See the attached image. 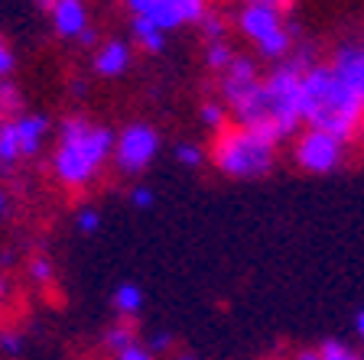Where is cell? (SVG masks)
Here are the masks:
<instances>
[{
  "label": "cell",
  "mask_w": 364,
  "mask_h": 360,
  "mask_svg": "<svg viewBox=\"0 0 364 360\" xmlns=\"http://www.w3.org/2000/svg\"><path fill=\"white\" fill-rule=\"evenodd\" d=\"M309 65V55H293L267 78H260L244 98L228 104L237 127L260 130L273 143L287 140L303 124V75Z\"/></svg>",
  "instance_id": "6da1fadb"
},
{
  "label": "cell",
  "mask_w": 364,
  "mask_h": 360,
  "mask_svg": "<svg viewBox=\"0 0 364 360\" xmlns=\"http://www.w3.org/2000/svg\"><path fill=\"white\" fill-rule=\"evenodd\" d=\"M114 156V133L85 114H68L59 124V140L53 153V175L62 188L82 192L98 179V173Z\"/></svg>",
  "instance_id": "7a4b0ae2"
},
{
  "label": "cell",
  "mask_w": 364,
  "mask_h": 360,
  "mask_svg": "<svg viewBox=\"0 0 364 360\" xmlns=\"http://www.w3.org/2000/svg\"><path fill=\"white\" fill-rule=\"evenodd\" d=\"M303 124L348 143L364 124V98L332 65H309L303 75Z\"/></svg>",
  "instance_id": "3957f363"
},
{
  "label": "cell",
  "mask_w": 364,
  "mask_h": 360,
  "mask_svg": "<svg viewBox=\"0 0 364 360\" xmlns=\"http://www.w3.org/2000/svg\"><path fill=\"white\" fill-rule=\"evenodd\" d=\"M212 165L228 179H264L277 165V143L264 136L260 130L250 127H228L215 133L212 150Z\"/></svg>",
  "instance_id": "277c9868"
},
{
  "label": "cell",
  "mask_w": 364,
  "mask_h": 360,
  "mask_svg": "<svg viewBox=\"0 0 364 360\" xmlns=\"http://www.w3.org/2000/svg\"><path fill=\"white\" fill-rule=\"evenodd\" d=\"M237 30L257 49L264 59H289L293 53V33L283 23V7L270 0H244L237 7Z\"/></svg>",
  "instance_id": "5b68a950"
},
{
  "label": "cell",
  "mask_w": 364,
  "mask_h": 360,
  "mask_svg": "<svg viewBox=\"0 0 364 360\" xmlns=\"http://www.w3.org/2000/svg\"><path fill=\"white\" fill-rule=\"evenodd\" d=\"M159 130L144 124V120H134L121 133H114V169L121 175H144L153 165V159L159 156Z\"/></svg>",
  "instance_id": "8992f818"
},
{
  "label": "cell",
  "mask_w": 364,
  "mask_h": 360,
  "mask_svg": "<svg viewBox=\"0 0 364 360\" xmlns=\"http://www.w3.org/2000/svg\"><path fill=\"white\" fill-rule=\"evenodd\" d=\"M124 7L130 16H144L163 33L198 26L208 16V0H124Z\"/></svg>",
  "instance_id": "52a82bcc"
},
{
  "label": "cell",
  "mask_w": 364,
  "mask_h": 360,
  "mask_svg": "<svg viewBox=\"0 0 364 360\" xmlns=\"http://www.w3.org/2000/svg\"><path fill=\"white\" fill-rule=\"evenodd\" d=\"M293 159L303 173L328 175V173H335V169H341V163H345V140H338L335 133H326V130L309 127L296 140Z\"/></svg>",
  "instance_id": "ba28073f"
},
{
  "label": "cell",
  "mask_w": 364,
  "mask_h": 360,
  "mask_svg": "<svg viewBox=\"0 0 364 360\" xmlns=\"http://www.w3.org/2000/svg\"><path fill=\"white\" fill-rule=\"evenodd\" d=\"M49 23L59 39H78L88 30V4L85 0H55L49 7Z\"/></svg>",
  "instance_id": "9c48e42d"
},
{
  "label": "cell",
  "mask_w": 364,
  "mask_h": 360,
  "mask_svg": "<svg viewBox=\"0 0 364 360\" xmlns=\"http://www.w3.org/2000/svg\"><path fill=\"white\" fill-rule=\"evenodd\" d=\"M134 65V49L124 39H107L95 49V59H91V68L98 78H121L127 75V68Z\"/></svg>",
  "instance_id": "30bf717a"
},
{
  "label": "cell",
  "mask_w": 364,
  "mask_h": 360,
  "mask_svg": "<svg viewBox=\"0 0 364 360\" xmlns=\"http://www.w3.org/2000/svg\"><path fill=\"white\" fill-rule=\"evenodd\" d=\"M257 82H260V72H257V65H254V59H250V55H235L231 68L221 75V101H225V104H235V101L244 98Z\"/></svg>",
  "instance_id": "8fae6325"
},
{
  "label": "cell",
  "mask_w": 364,
  "mask_h": 360,
  "mask_svg": "<svg viewBox=\"0 0 364 360\" xmlns=\"http://www.w3.org/2000/svg\"><path fill=\"white\" fill-rule=\"evenodd\" d=\"M332 72L364 98V43H345L332 53Z\"/></svg>",
  "instance_id": "7c38bea8"
},
{
  "label": "cell",
  "mask_w": 364,
  "mask_h": 360,
  "mask_svg": "<svg viewBox=\"0 0 364 360\" xmlns=\"http://www.w3.org/2000/svg\"><path fill=\"white\" fill-rule=\"evenodd\" d=\"M16 127V136H20V153L23 159H33L39 150H43L46 136L53 133V120L46 114H36V111H23L20 117L14 120Z\"/></svg>",
  "instance_id": "4fadbf2b"
},
{
  "label": "cell",
  "mask_w": 364,
  "mask_h": 360,
  "mask_svg": "<svg viewBox=\"0 0 364 360\" xmlns=\"http://www.w3.org/2000/svg\"><path fill=\"white\" fill-rule=\"evenodd\" d=\"M130 36H134V43L140 45L146 55H159L166 49V33L156 30L144 16H130Z\"/></svg>",
  "instance_id": "5bb4252c"
},
{
  "label": "cell",
  "mask_w": 364,
  "mask_h": 360,
  "mask_svg": "<svg viewBox=\"0 0 364 360\" xmlns=\"http://www.w3.org/2000/svg\"><path fill=\"white\" fill-rule=\"evenodd\" d=\"M114 312L124 318V322H130V318H136L140 312H144V289L136 283H121L117 289H114Z\"/></svg>",
  "instance_id": "9a60e30c"
},
{
  "label": "cell",
  "mask_w": 364,
  "mask_h": 360,
  "mask_svg": "<svg viewBox=\"0 0 364 360\" xmlns=\"http://www.w3.org/2000/svg\"><path fill=\"white\" fill-rule=\"evenodd\" d=\"M23 159L20 136H16L14 120H0V165H16Z\"/></svg>",
  "instance_id": "2e32d148"
},
{
  "label": "cell",
  "mask_w": 364,
  "mask_h": 360,
  "mask_svg": "<svg viewBox=\"0 0 364 360\" xmlns=\"http://www.w3.org/2000/svg\"><path fill=\"white\" fill-rule=\"evenodd\" d=\"M130 344H136V338H134V324L124 322V318H121V322H114L111 328L105 331V347H107L111 354H124Z\"/></svg>",
  "instance_id": "e0dca14e"
},
{
  "label": "cell",
  "mask_w": 364,
  "mask_h": 360,
  "mask_svg": "<svg viewBox=\"0 0 364 360\" xmlns=\"http://www.w3.org/2000/svg\"><path fill=\"white\" fill-rule=\"evenodd\" d=\"M23 114V91L14 82H0V120H16Z\"/></svg>",
  "instance_id": "ac0fdd59"
},
{
  "label": "cell",
  "mask_w": 364,
  "mask_h": 360,
  "mask_svg": "<svg viewBox=\"0 0 364 360\" xmlns=\"http://www.w3.org/2000/svg\"><path fill=\"white\" fill-rule=\"evenodd\" d=\"M228 104L225 101H205L202 107H198V120H202L205 127L212 130V133H221V130H228Z\"/></svg>",
  "instance_id": "d6986e66"
},
{
  "label": "cell",
  "mask_w": 364,
  "mask_h": 360,
  "mask_svg": "<svg viewBox=\"0 0 364 360\" xmlns=\"http://www.w3.org/2000/svg\"><path fill=\"white\" fill-rule=\"evenodd\" d=\"M235 55L237 53L228 43H205V65L212 68V72H218V75H225L228 68H231Z\"/></svg>",
  "instance_id": "ffe728a7"
},
{
  "label": "cell",
  "mask_w": 364,
  "mask_h": 360,
  "mask_svg": "<svg viewBox=\"0 0 364 360\" xmlns=\"http://www.w3.org/2000/svg\"><path fill=\"white\" fill-rule=\"evenodd\" d=\"M318 360H364V354H358L355 347L328 338V341H322V344H318Z\"/></svg>",
  "instance_id": "44dd1931"
},
{
  "label": "cell",
  "mask_w": 364,
  "mask_h": 360,
  "mask_svg": "<svg viewBox=\"0 0 364 360\" xmlns=\"http://www.w3.org/2000/svg\"><path fill=\"white\" fill-rule=\"evenodd\" d=\"M202 36H205V43H225V36H228V23H225V16H218V13H212L208 10V16H205L202 23Z\"/></svg>",
  "instance_id": "7402d4cb"
},
{
  "label": "cell",
  "mask_w": 364,
  "mask_h": 360,
  "mask_svg": "<svg viewBox=\"0 0 364 360\" xmlns=\"http://www.w3.org/2000/svg\"><path fill=\"white\" fill-rule=\"evenodd\" d=\"M30 279L36 285H53L55 283V266L49 256H33L30 260Z\"/></svg>",
  "instance_id": "603a6c76"
},
{
  "label": "cell",
  "mask_w": 364,
  "mask_h": 360,
  "mask_svg": "<svg viewBox=\"0 0 364 360\" xmlns=\"http://www.w3.org/2000/svg\"><path fill=\"white\" fill-rule=\"evenodd\" d=\"M205 156H208V153H205L198 143H179V146H176V163L186 165V169H198V165L205 163Z\"/></svg>",
  "instance_id": "cb8c5ba5"
},
{
  "label": "cell",
  "mask_w": 364,
  "mask_h": 360,
  "mask_svg": "<svg viewBox=\"0 0 364 360\" xmlns=\"http://www.w3.org/2000/svg\"><path fill=\"white\" fill-rule=\"evenodd\" d=\"M75 227L82 234H95L101 227V211L98 208H78L75 211Z\"/></svg>",
  "instance_id": "d4e9b609"
},
{
  "label": "cell",
  "mask_w": 364,
  "mask_h": 360,
  "mask_svg": "<svg viewBox=\"0 0 364 360\" xmlns=\"http://www.w3.org/2000/svg\"><path fill=\"white\" fill-rule=\"evenodd\" d=\"M14 68H16V55L7 39L0 36V82H7V78L14 75Z\"/></svg>",
  "instance_id": "484cf974"
},
{
  "label": "cell",
  "mask_w": 364,
  "mask_h": 360,
  "mask_svg": "<svg viewBox=\"0 0 364 360\" xmlns=\"http://www.w3.org/2000/svg\"><path fill=\"white\" fill-rule=\"evenodd\" d=\"M153 202H156V192H153L150 185H134L130 188V204H134V208H150Z\"/></svg>",
  "instance_id": "4316f807"
},
{
  "label": "cell",
  "mask_w": 364,
  "mask_h": 360,
  "mask_svg": "<svg viewBox=\"0 0 364 360\" xmlns=\"http://www.w3.org/2000/svg\"><path fill=\"white\" fill-rule=\"evenodd\" d=\"M0 351L10 354V357H16V354L23 351V338L16 334V331H4V334H0Z\"/></svg>",
  "instance_id": "83f0119b"
},
{
  "label": "cell",
  "mask_w": 364,
  "mask_h": 360,
  "mask_svg": "<svg viewBox=\"0 0 364 360\" xmlns=\"http://www.w3.org/2000/svg\"><path fill=\"white\" fill-rule=\"evenodd\" d=\"M117 360H156V354H150V347L144 344H130L124 354H117Z\"/></svg>",
  "instance_id": "f1b7e54d"
},
{
  "label": "cell",
  "mask_w": 364,
  "mask_h": 360,
  "mask_svg": "<svg viewBox=\"0 0 364 360\" xmlns=\"http://www.w3.org/2000/svg\"><path fill=\"white\" fill-rule=\"evenodd\" d=\"M169 344H173V338H169L166 331H159V334H153V338H150V354H163V351H169Z\"/></svg>",
  "instance_id": "f546056e"
},
{
  "label": "cell",
  "mask_w": 364,
  "mask_h": 360,
  "mask_svg": "<svg viewBox=\"0 0 364 360\" xmlns=\"http://www.w3.org/2000/svg\"><path fill=\"white\" fill-rule=\"evenodd\" d=\"M78 43H82V45H98V33H95V30L88 26V30H85L82 36H78Z\"/></svg>",
  "instance_id": "4dcf8cb0"
},
{
  "label": "cell",
  "mask_w": 364,
  "mask_h": 360,
  "mask_svg": "<svg viewBox=\"0 0 364 360\" xmlns=\"http://www.w3.org/2000/svg\"><path fill=\"white\" fill-rule=\"evenodd\" d=\"M355 331H358V338L364 341V308L358 312V318H355Z\"/></svg>",
  "instance_id": "1f68e13d"
},
{
  "label": "cell",
  "mask_w": 364,
  "mask_h": 360,
  "mask_svg": "<svg viewBox=\"0 0 364 360\" xmlns=\"http://www.w3.org/2000/svg\"><path fill=\"white\" fill-rule=\"evenodd\" d=\"M296 360H318V351H299Z\"/></svg>",
  "instance_id": "d6a6232c"
},
{
  "label": "cell",
  "mask_w": 364,
  "mask_h": 360,
  "mask_svg": "<svg viewBox=\"0 0 364 360\" xmlns=\"http://www.w3.org/2000/svg\"><path fill=\"white\" fill-rule=\"evenodd\" d=\"M7 295H10V285H7V279H4V276H0V302H4V299H7Z\"/></svg>",
  "instance_id": "836d02e7"
},
{
  "label": "cell",
  "mask_w": 364,
  "mask_h": 360,
  "mask_svg": "<svg viewBox=\"0 0 364 360\" xmlns=\"http://www.w3.org/2000/svg\"><path fill=\"white\" fill-rule=\"evenodd\" d=\"M7 204H10V198H7V192H4V188H0V214H4V211H7Z\"/></svg>",
  "instance_id": "e575fe53"
},
{
  "label": "cell",
  "mask_w": 364,
  "mask_h": 360,
  "mask_svg": "<svg viewBox=\"0 0 364 360\" xmlns=\"http://www.w3.org/2000/svg\"><path fill=\"white\" fill-rule=\"evenodd\" d=\"M36 4H39V7H43V10H46V13H49V7H53L55 0H36Z\"/></svg>",
  "instance_id": "d590c367"
},
{
  "label": "cell",
  "mask_w": 364,
  "mask_h": 360,
  "mask_svg": "<svg viewBox=\"0 0 364 360\" xmlns=\"http://www.w3.org/2000/svg\"><path fill=\"white\" fill-rule=\"evenodd\" d=\"M176 360H198V357H196V354H179Z\"/></svg>",
  "instance_id": "8d00e7d4"
},
{
  "label": "cell",
  "mask_w": 364,
  "mask_h": 360,
  "mask_svg": "<svg viewBox=\"0 0 364 360\" xmlns=\"http://www.w3.org/2000/svg\"><path fill=\"white\" fill-rule=\"evenodd\" d=\"M270 4H277V7H287V0H270Z\"/></svg>",
  "instance_id": "74e56055"
}]
</instances>
